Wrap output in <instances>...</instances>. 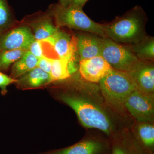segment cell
I'll return each instance as SVG.
<instances>
[{"label":"cell","mask_w":154,"mask_h":154,"mask_svg":"<svg viewBox=\"0 0 154 154\" xmlns=\"http://www.w3.org/2000/svg\"><path fill=\"white\" fill-rule=\"evenodd\" d=\"M80 89L79 94H62L60 98L74 110L83 126L99 130L112 139L120 131L115 115L117 113L105 102L99 85L84 79Z\"/></svg>","instance_id":"obj_1"},{"label":"cell","mask_w":154,"mask_h":154,"mask_svg":"<svg viewBox=\"0 0 154 154\" xmlns=\"http://www.w3.org/2000/svg\"><path fill=\"white\" fill-rule=\"evenodd\" d=\"M146 20V14L142 9L135 7L122 17L105 24V35L116 42L130 45L136 43L147 36Z\"/></svg>","instance_id":"obj_2"},{"label":"cell","mask_w":154,"mask_h":154,"mask_svg":"<svg viewBox=\"0 0 154 154\" xmlns=\"http://www.w3.org/2000/svg\"><path fill=\"white\" fill-rule=\"evenodd\" d=\"M99 84L107 105L117 114L125 116V101L137 89L128 73L113 69Z\"/></svg>","instance_id":"obj_3"},{"label":"cell","mask_w":154,"mask_h":154,"mask_svg":"<svg viewBox=\"0 0 154 154\" xmlns=\"http://www.w3.org/2000/svg\"><path fill=\"white\" fill-rule=\"evenodd\" d=\"M54 15L59 27L65 26L106 38L105 24H99L90 19L81 6L73 4L66 7L59 5L56 7Z\"/></svg>","instance_id":"obj_4"},{"label":"cell","mask_w":154,"mask_h":154,"mask_svg":"<svg viewBox=\"0 0 154 154\" xmlns=\"http://www.w3.org/2000/svg\"><path fill=\"white\" fill-rule=\"evenodd\" d=\"M101 56L113 69L129 72L139 60L128 46H124L108 38H102Z\"/></svg>","instance_id":"obj_5"},{"label":"cell","mask_w":154,"mask_h":154,"mask_svg":"<svg viewBox=\"0 0 154 154\" xmlns=\"http://www.w3.org/2000/svg\"><path fill=\"white\" fill-rule=\"evenodd\" d=\"M125 107L137 122H153L154 94L136 89L126 99Z\"/></svg>","instance_id":"obj_6"},{"label":"cell","mask_w":154,"mask_h":154,"mask_svg":"<svg viewBox=\"0 0 154 154\" xmlns=\"http://www.w3.org/2000/svg\"><path fill=\"white\" fill-rule=\"evenodd\" d=\"M111 143L103 139L89 137L70 146L43 154H107Z\"/></svg>","instance_id":"obj_7"},{"label":"cell","mask_w":154,"mask_h":154,"mask_svg":"<svg viewBox=\"0 0 154 154\" xmlns=\"http://www.w3.org/2000/svg\"><path fill=\"white\" fill-rule=\"evenodd\" d=\"M113 68L102 56L79 61V70L83 79L89 82L98 84Z\"/></svg>","instance_id":"obj_8"},{"label":"cell","mask_w":154,"mask_h":154,"mask_svg":"<svg viewBox=\"0 0 154 154\" xmlns=\"http://www.w3.org/2000/svg\"><path fill=\"white\" fill-rule=\"evenodd\" d=\"M127 72L137 90L154 94V66L152 61L139 60Z\"/></svg>","instance_id":"obj_9"},{"label":"cell","mask_w":154,"mask_h":154,"mask_svg":"<svg viewBox=\"0 0 154 154\" xmlns=\"http://www.w3.org/2000/svg\"><path fill=\"white\" fill-rule=\"evenodd\" d=\"M35 40L30 28L20 27L10 31L0 39V51L28 50L31 43Z\"/></svg>","instance_id":"obj_10"},{"label":"cell","mask_w":154,"mask_h":154,"mask_svg":"<svg viewBox=\"0 0 154 154\" xmlns=\"http://www.w3.org/2000/svg\"><path fill=\"white\" fill-rule=\"evenodd\" d=\"M42 41L51 45L60 58L77 60L78 56L75 36L58 30L53 36Z\"/></svg>","instance_id":"obj_11"},{"label":"cell","mask_w":154,"mask_h":154,"mask_svg":"<svg viewBox=\"0 0 154 154\" xmlns=\"http://www.w3.org/2000/svg\"><path fill=\"white\" fill-rule=\"evenodd\" d=\"M111 154H147L128 131H119L111 139Z\"/></svg>","instance_id":"obj_12"},{"label":"cell","mask_w":154,"mask_h":154,"mask_svg":"<svg viewBox=\"0 0 154 154\" xmlns=\"http://www.w3.org/2000/svg\"><path fill=\"white\" fill-rule=\"evenodd\" d=\"M75 37L79 61L101 55L102 37L90 33L78 34Z\"/></svg>","instance_id":"obj_13"},{"label":"cell","mask_w":154,"mask_h":154,"mask_svg":"<svg viewBox=\"0 0 154 154\" xmlns=\"http://www.w3.org/2000/svg\"><path fill=\"white\" fill-rule=\"evenodd\" d=\"M77 60L66 58L54 59L50 75L51 82L66 79L78 70Z\"/></svg>","instance_id":"obj_14"},{"label":"cell","mask_w":154,"mask_h":154,"mask_svg":"<svg viewBox=\"0 0 154 154\" xmlns=\"http://www.w3.org/2000/svg\"><path fill=\"white\" fill-rule=\"evenodd\" d=\"M51 82L50 75L36 67L19 77L17 83L22 88H38Z\"/></svg>","instance_id":"obj_15"},{"label":"cell","mask_w":154,"mask_h":154,"mask_svg":"<svg viewBox=\"0 0 154 154\" xmlns=\"http://www.w3.org/2000/svg\"><path fill=\"white\" fill-rule=\"evenodd\" d=\"M133 134L138 143L146 152H153V122H138L134 133Z\"/></svg>","instance_id":"obj_16"},{"label":"cell","mask_w":154,"mask_h":154,"mask_svg":"<svg viewBox=\"0 0 154 154\" xmlns=\"http://www.w3.org/2000/svg\"><path fill=\"white\" fill-rule=\"evenodd\" d=\"M128 46L139 60L149 61L154 60L153 37L146 36L140 41L130 45Z\"/></svg>","instance_id":"obj_17"},{"label":"cell","mask_w":154,"mask_h":154,"mask_svg":"<svg viewBox=\"0 0 154 154\" xmlns=\"http://www.w3.org/2000/svg\"><path fill=\"white\" fill-rule=\"evenodd\" d=\"M38 59L28 50L20 59L14 63L11 71L12 78H19L37 67Z\"/></svg>","instance_id":"obj_18"},{"label":"cell","mask_w":154,"mask_h":154,"mask_svg":"<svg viewBox=\"0 0 154 154\" xmlns=\"http://www.w3.org/2000/svg\"><path fill=\"white\" fill-rule=\"evenodd\" d=\"M28 50L22 49L0 51V70H6L20 59Z\"/></svg>","instance_id":"obj_19"},{"label":"cell","mask_w":154,"mask_h":154,"mask_svg":"<svg viewBox=\"0 0 154 154\" xmlns=\"http://www.w3.org/2000/svg\"><path fill=\"white\" fill-rule=\"evenodd\" d=\"M58 31L57 28L48 21H44L38 24L34 30L35 40L43 41L51 37Z\"/></svg>","instance_id":"obj_20"},{"label":"cell","mask_w":154,"mask_h":154,"mask_svg":"<svg viewBox=\"0 0 154 154\" xmlns=\"http://www.w3.org/2000/svg\"><path fill=\"white\" fill-rule=\"evenodd\" d=\"M11 20V13L7 1L0 0V31L7 28Z\"/></svg>","instance_id":"obj_21"},{"label":"cell","mask_w":154,"mask_h":154,"mask_svg":"<svg viewBox=\"0 0 154 154\" xmlns=\"http://www.w3.org/2000/svg\"><path fill=\"white\" fill-rule=\"evenodd\" d=\"M17 80L9 77L0 72V88L2 95H5L7 93V87L9 85L14 83H17Z\"/></svg>","instance_id":"obj_22"},{"label":"cell","mask_w":154,"mask_h":154,"mask_svg":"<svg viewBox=\"0 0 154 154\" xmlns=\"http://www.w3.org/2000/svg\"><path fill=\"white\" fill-rule=\"evenodd\" d=\"M53 60L54 59L43 56L40 58L38 59L37 67L50 74L52 67Z\"/></svg>","instance_id":"obj_23"},{"label":"cell","mask_w":154,"mask_h":154,"mask_svg":"<svg viewBox=\"0 0 154 154\" xmlns=\"http://www.w3.org/2000/svg\"><path fill=\"white\" fill-rule=\"evenodd\" d=\"M29 51L34 56L39 59L43 56V50L42 41L35 40L31 43L29 48Z\"/></svg>","instance_id":"obj_24"},{"label":"cell","mask_w":154,"mask_h":154,"mask_svg":"<svg viewBox=\"0 0 154 154\" xmlns=\"http://www.w3.org/2000/svg\"><path fill=\"white\" fill-rule=\"evenodd\" d=\"M60 5L63 7H66L71 5L72 0H60Z\"/></svg>","instance_id":"obj_25"},{"label":"cell","mask_w":154,"mask_h":154,"mask_svg":"<svg viewBox=\"0 0 154 154\" xmlns=\"http://www.w3.org/2000/svg\"><path fill=\"white\" fill-rule=\"evenodd\" d=\"M80 1H81V0H72V4L76 5L81 6H80Z\"/></svg>","instance_id":"obj_26"},{"label":"cell","mask_w":154,"mask_h":154,"mask_svg":"<svg viewBox=\"0 0 154 154\" xmlns=\"http://www.w3.org/2000/svg\"><path fill=\"white\" fill-rule=\"evenodd\" d=\"M88 1V0H81V1H80V6H81V7L82 8Z\"/></svg>","instance_id":"obj_27"},{"label":"cell","mask_w":154,"mask_h":154,"mask_svg":"<svg viewBox=\"0 0 154 154\" xmlns=\"http://www.w3.org/2000/svg\"><path fill=\"white\" fill-rule=\"evenodd\" d=\"M147 154H154V152H149L147 153Z\"/></svg>","instance_id":"obj_28"}]
</instances>
